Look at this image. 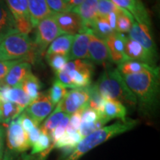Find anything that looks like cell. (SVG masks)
I'll list each match as a JSON object with an SVG mask.
<instances>
[{
  "label": "cell",
  "mask_w": 160,
  "mask_h": 160,
  "mask_svg": "<svg viewBox=\"0 0 160 160\" xmlns=\"http://www.w3.org/2000/svg\"><path fill=\"white\" fill-rule=\"evenodd\" d=\"M5 2L13 17L15 23L22 21H31L28 0H5Z\"/></svg>",
  "instance_id": "24"
},
{
  "label": "cell",
  "mask_w": 160,
  "mask_h": 160,
  "mask_svg": "<svg viewBox=\"0 0 160 160\" xmlns=\"http://www.w3.org/2000/svg\"><path fill=\"white\" fill-rule=\"evenodd\" d=\"M0 102H1V97H0Z\"/></svg>",
  "instance_id": "52"
},
{
  "label": "cell",
  "mask_w": 160,
  "mask_h": 160,
  "mask_svg": "<svg viewBox=\"0 0 160 160\" xmlns=\"http://www.w3.org/2000/svg\"><path fill=\"white\" fill-rule=\"evenodd\" d=\"M134 20L131 14L125 10H120L117 13V24H116V31L118 33H128L131 30L132 22Z\"/></svg>",
  "instance_id": "32"
},
{
  "label": "cell",
  "mask_w": 160,
  "mask_h": 160,
  "mask_svg": "<svg viewBox=\"0 0 160 160\" xmlns=\"http://www.w3.org/2000/svg\"><path fill=\"white\" fill-rule=\"evenodd\" d=\"M40 134H41V130H40L39 127H35L31 131L27 133L28 141V143L31 147L34 145L36 142L39 139Z\"/></svg>",
  "instance_id": "44"
},
{
  "label": "cell",
  "mask_w": 160,
  "mask_h": 160,
  "mask_svg": "<svg viewBox=\"0 0 160 160\" xmlns=\"http://www.w3.org/2000/svg\"><path fill=\"white\" fill-rule=\"evenodd\" d=\"M22 160H31V159H30L29 157H28V156H25V157H23L22 159Z\"/></svg>",
  "instance_id": "48"
},
{
  "label": "cell",
  "mask_w": 160,
  "mask_h": 160,
  "mask_svg": "<svg viewBox=\"0 0 160 160\" xmlns=\"http://www.w3.org/2000/svg\"><path fill=\"white\" fill-rule=\"evenodd\" d=\"M53 17L63 34L74 36L83 30L82 21L79 16L74 12L55 13Z\"/></svg>",
  "instance_id": "12"
},
{
  "label": "cell",
  "mask_w": 160,
  "mask_h": 160,
  "mask_svg": "<svg viewBox=\"0 0 160 160\" xmlns=\"http://www.w3.org/2000/svg\"><path fill=\"white\" fill-rule=\"evenodd\" d=\"M19 121L21 125L22 128L24 130V131L26 133H28L29 131H31L32 129L34 128L35 127H39L36 125V123L33 122V120L29 117L25 111H23L21 114L19 115V117H18Z\"/></svg>",
  "instance_id": "41"
},
{
  "label": "cell",
  "mask_w": 160,
  "mask_h": 160,
  "mask_svg": "<svg viewBox=\"0 0 160 160\" xmlns=\"http://www.w3.org/2000/svg\"><path fill=\"white\" fill-rule=\"evenodd\" d=\"M73 38L74 36L68 34H64L57 37L49 45L46 55L62 54L69 57Z\"/></svg>",
  "instance_id": "22"
},
{
  "label": "cell",
  "mask_w": 160,
  "mask_h": 160,
  "mask_svg": "<svg viewBox=\"0 0 160 160\" xmlns=\"http://www.w3.org/2000/svg\"><path fill=\"white\" fill-rule=\"evenodd\" d=\"M45 59L51 68L55 71V73L61 71L70 60L68 56L62 54L46 55Z\"/></svg>",
  "instance_id": "36"
},
{
  "label": "cell",
  "mask_w": 160,
  "mask_h": 160,
  "mask_svg": "<svg viewBox=\"0 0 160 160\" xmlns=\"http://www.w3.org/2000/svg\"><path fill=\"white\" fill-rule=\"evenodd\" d=\"M124 52L129 59L141 62L152 66H157L156 65L157 59L153 57L147 50L144 48L139 43L128 37H125V38Z\"/></svg>",
  "instance_id": "15"
},
{
  "label": "cell",
  "mask_w": 160,
  "mask_h": 160,
  "mask_svg": "<svg viewBox=\"0 0 160 160\" xmlns=\"http://www.w3.org/2000/svg\"><path fill=\"white\" fill-rule=\"evenodd\" d=\"M5 130L2 125H0V160H2L4 155V145H5Z\"/></svg>",
  "instance_id": "45"
},
{
  "label": "cell",
  "mask_w": 160,
  "mask_h": 160,
  "mask_svg": "<svg viewBox=\"0 0 160 160\" xmlns=\"http://www.w3.org/2000/svg\"><path fill=\"white\" fill-rule=\"evenodd\" d=\"M88 59L98 65L108 66L110 59L109 52L105 40L96 37L92 32L90 33Z\"/></svg>",
  "instance_id": "13"
},
{
  "label": "cell",
  "mask_w": 160,
  "mask_h": 160,
  "mask_svg": "<svg viewBox=\"0 0 160 160\" xmlns=\"http://www.w3.org/2000/svg\"><path fill=\"white\" fill-rule=\"evenodd\" d=\"M121 8L115 5L111 0H98V17L106 18L110 13H118Z\"/></svg>",
  "instance_id": "37"
},
{
  "label": "cell",
  "mask_w": 160,
  "mask_h": 160,
  "mask_svg": "<svg viewBox=\"0 0 160 160\" xmlns=\"http://www.w3.org/2000/svg\"><path fill=\"white\" fill-rule=\"evenodd\" d=\"M6 140L7 148L3 160H13L16 155L25 152L31 148L28 141L27 133L22 128L18 117L8 125Z\"/></svg>",
  "instance_id": "7"
},
{
  "label": "cell",
  "mask_w": 160,
  "mask_h": 160,
  "mask_svg": "<svg viewBox=\"0 0 160 160\" xmlns=\"http://www.w3.org/2000/svg\"><path fill=\"white\" fill-rule=\"evenodd\" d=\"M122 77L135 96L140 113L151 117L159 106V68Z\"/></svg>",
  "instance_id": "1"
},
{
  "label": "cell",
  "mask_w": 160,
  "mask_h": 160,
  "mask_svg": "<svg viewBox=\"0 0 160 160\" xmlns=\"http://www.w3.org/2000/svg\"><path fill=\"white\" fill-rule=\"evenodd\" d=\"M119 12H118V13H119ZM116 13V12H112V13H110L106 17V19H107L108 22L111 28L113 29L114 31H116V24H117V13Z\"/></svg>",
  "instance_id": "46"
},
{
  "label": "cell",
  "mask_w": 160,
  "mask_h": 160,
  "mask_svg": "<svg viewBox=\"0 0 160 160\" xmlns=\"http://www.w3.org/2000/svg\"><path fill=\"white\" fill-rule=\"evenodd\" d=\"M94 65L90 60L75 59L68 62L61 71L56 72L57 79L67 88H82L91 85Z\"/></svg>",
  "instance_id": "4"
},
{
  "label": "cell",
  "mask_w": 160,
  "mask_h": 160,
  "mask_svg": "<svg viewBox=\"0 0 160 160\" xmlns=\"http://www.w3.org/2000/svg\"><path fill=\"white\" fill-rule=\"evenodd\" d=\"M31 73V65L28 62L19 61L11 68L3 81V85L9 87L21 86L22 82Z\"/></svg>",
  "instance_id": "19"
},
{
  "label": "cell",
  "mask_w": 160,
  "mask_h": 160,
  "mask_svg": "<svg viewBox=\"0 0 160 160\" xmlns=\"http://www.w3.org/2000/svg\"><path fill=\"white\" fill-rule=\"evenodd\" d=\"M138 122V120L126 119V121H118L111 125L104 126L84 137L69 154L61 157L58 160H79L84 155L101 144L131 131L137 125Z\"/></svg>",
  "instance_id": "2"
},
{
  "label": "cell",
  "mask_w": 160,
  "mask_h": 160,
  "mask_svg": "<svg viewBox=\"0 0 160 160\" xmlns=\"http://www.w3.org/2000/svg\"><path fill=\"white\" fill-rule=\"evenodd\" d=\"M46 1L53 14L71 11V8L68 2H65V0H46Z\"/></svg>",
  "instance_id": "40"
},
{
  "label": "cell",
  "mask_w": 160,
  "mask_h": 160,
  "mask_svg": "<svg viewBox=\"0 0 160 160\" xmlns=\"http://www.w3.org/2000/svg\"><path fill=\"white\" fill-rule=\"evenodd\" d=\"M14 31L15 21L5 0H0V42L5 37Z\"/></svg>",
  "instance_id": "21"
},
{
  "label": "cell",
  "mask_w": 160,
  "mask_h": 160,
  "mask_svg": "<svg viewBox=\"0 0 160 160\" xmlns=\"http://www.w3.org/2000/svg\"><path fill=\"white\" fill-rule=\"evenodd\" d=\"M30 20L33 28H36L42 20L53 14L46 0H28Z\"/></svg>",
  "instance_id": "20"
},
{
  "label": "cell",
  "mask_w": 160,
  "mask_h": 160,
  "mask_svg": "<svg viewBox=\"0 0 160 160\" xmlns=\"http://www.w3.org/2000/svg\"><path fill=\"white\" fill-rule=\"evenodd\" d=\"M66 114L67 113L59 111L57 108H55L54 111L51 112V115L48 118H46L45 121L41 125V127H39L42 133L51 136L52 132L57 128V126L61 122V121L65 117Z\"/></svg>",
  "instance_id": "29"
},
{
  "label": "cell",
  "mask_w": 160,
  "mask_h": 160,
  "mask_svg": "<svg viewBox=\"0 0 160 160\" xmlns=\"http://www.w3.org/2000/svg\"><path fill=\"white\" fill-rule=\"evenodd\" d=\"M91 32V30L85 28L74 35L69 54L70 60L88 59Z\"/></svg>",
  "instance_id": "16"
},
{
  "label": "cell",
  "mask_w": 160,
  "mask_h": 160,
  "mask_svg": "<svg viewBox=\"0 0 160 160\" xmlns=\"http://www.w3.org/2000/svg\"><path fill=\"white\" fill-rule=\"evenodd\" d=\"M88 102V87L73 88L68 91L65 97L57 104L56 108L71 115L79 110L89 107Z\"/></svg>",
  "instance_id": "8"
},
{
  "label": "cell",
  "mask_w": 160,
  "mask_h": 160,
  "mask_svg": "<svg viewBox=\"0 0 160 160\" xmlns=\"http://www.w3.org/2000/svg\"><path fill=\"white\" fill-rule=\"evenodd\" d=\"M82 139L83 138L82 137L79 131L72 133H65L56 142L54 148L65 150V151L71 152Z\"/></svg>",
  "instance_id": "28"
},
{
  "label": "cell",
  "mask_w": 160,
  "mask_h": 160,
  "mask_svg": "<svg viewBox=\"0 0 160 160\" xmlns=\"http://www.w3.org/2000/svg\"><path fill=\"white\" fill-rule=\"evenodd\" d=\"M63 35L53 14L45 18L36 26L34 41L33 42L36 57L43 55L45 51L53 40Z\"/></svg>",
  "instance_id": "6"
},
{
  "label": "cell",
  "mask_w": 160,
  "mask_h": 160,
  "mask_svg": "<svg viewBox=\"0 0 160 160\" xmlns=\"http://www.w3.org/2000/svg\"><path fill=\"white\" fill-rule=\"evenodd\" d=\"M125 37L123 33L115 31L105 39L108 49L111 62L119 65L129 59L124 52Z\"/></svg>",
  "instance_id": "14"
},
{
  "label": "cell",
  "mask_w": 160,
  "mask_h": 160,
  "mask_svg": "<svg viewBox=\"0 0 160 160\" xmlns=\"http://www.w3.org/2000/svg\"><path fill=\"white\" fill-rule=\"evenodd\" d=\"M0 117H1V111H0Z\"/></svg>",
  "instance_id": "51"
},
{
  "label": "cell",
  "mask_w": 160,
  "mask_h": 160,
  "mask_svg": "<svg viewBox=\"0 0 160 160\" xmlns=\"http://www.w3.org/2000/svg\"><path fill=\"white\" fill-rule=\"evenodd\" d=\"M91 32L96 37L105 40L110 35L115 32L111 28V26L108 22L106 18L98 17L95 21L92 24L91 28Z\"/></svg>",
  "instance_id": "30"
},
{
  "label": "cell",
  "mask_w": 160,
  "mask_h": 160,
  "mask_svg": "<svg viewBox=\"0 0 160 160\" xmlns=\"http://www.w3.org/2000/svg\"><path fill=\"white\" fill-rule=\"evenodd\" d=\"M94 85L105 99L117 100L125 107L128 106L131 108L137 105L135 96L126 85L117 68L106 66Z\"/></svg>",
  "instance_id": "3"
},
{
  "label": "cell",
  "mask_w": 160,
  "mask_h": 160,
  "mask_svg": "<svg viewBox=\"0 0 160 160\" xmlns=\"http://www.w3.org/2000/svg\"><path fill=\"white\" fill-rule=\"evenodd\" d=\"M53 145V141H52L51 136L41 132V134H40L39 139L36 142L34 145L32 146V151L31 153V155L42 153V152L48 149L50 147Z\"/></svg>",
  "instance_id": "35"
},
{
  "label": "cell",
  "mask_w": 160,
  "mask_h": 160,
  "mask_svg": "<svg viewBox=\"0 0 160 160\" xmlns=\"http://www.w3.org/2000/svg\"><path fill=\"white\" fill-rule=\"evenodd\" d=\"M1 102H11L25 110L32 100L23 91L21 86L9 87L2 85L0 88Z\"/></svg>",
  "instance_id": "17"
},
{
  "label": "cell",
  "mask_w": 160,
  "mask_h": 160,
  "mask_svg": "<svg viewBox=\"0 0 160 160\" xmlns=\"http://www.w3.org/2000/svg\"><path fill=\"white\" fill-rule=\"evenodd\" d=\"M100 117H102L95 110L87 108L84 110L82 113V122L81 123H91L97 121Z\"/></svg>",
  "instance_id": "42"
},
{
  "label": "cell",
  "mask_w": 160,
  "mask_h": 160,
  "mask_svg": "<svg viewBox=\"0 0 160 160\" xmlns=\"http://www.w3.org/2000/svg\"><path fill=\"white\" fill-rule=\"evenodd\" d=\"M84 1H85V0H70L68 5L70 6V8H71V11L73 8H74L77 7L78 5H79L80 4L82 3Z\"/></svg>",
  "instance_id": "47"
},
{
  "label": "cell",
  "mask_w": 160,
  "mask_h": 160,
  "mask_svg": "<svg viewBox=\"0 0 160 160\" xmlns=\"http://www.w3.org/2000/svg\"><path fill=\"white\" fill-rule=\"evenodd\" d=\"M128 33V37L139 43L144 48L147 50L153 57L157 59V46L152 38L151 28L143 24L138 23L133 20Z\"/></svg>",
  "instance_id": "10"
},
{
  "label": "cell",
  "mask_w": 160,
  "mask_h": 160,
  "mask_svg": "<svg viewBox=\"0 0 160 160\" xmlns=\"http://www.w3.org/2000/svg\"><path fill=\"white\" fill-rule=\"evenodd\" d=\"M70 117H71V114H68L67 113L65 117L63 118V119L61 121V122L57 126V128L52 132L51 137L53 145L65 133L66 128H67V126L69 123Z\"/></svg>",
  "instance_id": "39"
},
{
  "label": "cell",
  "mask_w": 160,
  "mask_h": 160,
  "mask_svg": "<svg viewBox=\"0 0 160 160\" xmlns=\"http://www.w3.org/2000/svg\"><path fill=\"white\" fill-rule=\"evenodd\" d=\"M120 8L125 10L131 14L137 22L151 28V22L144 4L141 0H111Z\"/></svg>",
  "instance_id": "11"
},
{
  "label": "cell",
  "mask_w": 160,
  "mask_h": 160,
  "mask_svg": "<svg viewBox=\"0 0 160 160\" xmlns=\"http://www.w3.org/2000/svg\"><path fill=\"white\" fill-rule=\"evenodd\" d=\"M55 105L50 99L48 92L40 93L39 97L27 106L25 112L39 126L44 119L53 111Z\"/></svg>",
  "instance_id": "9"
},
{
  "label": "cell",
  "mask_w": 160,
  "mask_h": 160,
  "mask_svg": "<svg viewBox=\"0 0 160 160\" xmlns=\"http://www.w3.org/2000/svg\"><path fill=\"white\" fill-rule=\"evenodd\" d=\"M67 93V88L58 79L54 80L51 88L48 91L50 99L51 100L52 103L55 106L65 97Z\"/></svg>",
  "instance_id": "33"
},
{
  "label": "cell",
  "mask_w": 160,
  "mask_h": 160,
  "mask_svg": "<svg viewBox=\"0 0 160 160\" xmlns=\"http://www.w3.org/2000/svg\"><path fill=\"white\" fill-rule=\"evenodd\" d=\"M89 92V102L88 105L89 108L97 111L100 115L104 116L103 110L104 105H105V99L101 93L98 91L97 87L94 84L92 85H90L88 87Z\"/></svg>",
  "instance_id": "31"
},
{
  "label": "cell",
  "mask_w": 160,
  "mask_h": 160,
  "mask_svg": "<svg viewBox=\"0 0 160 160\" xmlns=\"http://www.w3.org/2000/svg\"><path fill=\"white\" fill-rule=\"evenodd\" d=\"M37 58L33 42L28 35L14 31L0 42V61L33 59Z\"/></svg>",
  "instance_id": "5"
},
{
  "label": "cell",
  "mask_w": 160,
  "mask_h": 160,
  "mask_svg": "<svg viewBox=\"0 0 160 160\" xmlns=\"http://www.w3.org/2000/svg\"><path fill=\"white\" fill-rule=\"evenodd\" d=\"M108 122H110L109 120L105 116H102V117H100L97 121L93 122L81 123V125H80L78 131L79 132L82 137L84 138L87 137L88 135L91 134L93 132L103 128Z\"/></svg>",
  "instance_id": "34"
},
{
  "label": "cell",
  "mask_w": 160,
  "mask_h": 160,
  "mask_svg": "<svg viewBox=\"0 0 160 160\" xmlns=\"http://www.w3.org/2000/svg\"><path fill=\"white\" fill-rule=\"evenodd\" d=\"M2 83H0V88L2 87Z\"/></svg>",
  "instance_id": "50"
},
{
  "label": "cell",
  "mask_w": 160,
  "mask_h": 160,
  "mask_svg": "<svg viewBox=\"0 0 160 160\" xmlns=\"http://www.w3.org/2000/svg\"><path fill=\"white\" fill-rule=\"evenodd\" d=\"M157 68H159L158 66H152L141 62L128 59L118 65L117 70L121 75H131L145 71H155Z\"/></svg>",
  "instance_id": "25"
},
{
  "label": "cell",
  "mask_w": 160,
  "mask_h": 160,
  "mask_svg": "<svg viewBox=\"0 0 160 160\" xmlns=\"http://www.w3.org/2000/svg\"><path fill=\"white\" fill-rule=\"evenodd\" d=\"M71 11L79 16L83 24V29L91 30V25L98 17V0H85Z\"/></svg>",
  "instance_id": "18"
},
{
  "label": "cell",
  "mask_w": 160,
  "mask_h": 160,
  "mask_svg": "<svg viewBox=\"0 0 160 160\" xmlns=\"http://www.w3.org/2000/svg\"><path fill=\"white\" fill-rule=\"evenodd\" d=\"M85 109L79 110V111L72 113L71 115V117H70L69 123L67 126L65 133H72L79 131V128L80 125H81L82 122V112Z\"/></svg>",
  "instance_id": "38"
},
{
  "label": "cell",
  "mask_w": 160,
  "mask_h": 160,
  "mask_svg": "<svg viewBox=\"0 0 160 160\" xmlns=\"http://www.w3.org/2000/svg\"><path fill=\"white\" fill-rule=\"evenodd\" d=\"M103 114L109 121L119 119L120 121H126L127 108L119 101L113 99H105Z\"/></svg>",
  "instance_id": "23"
},
{
  "label": "cell",
  "mask_w": 160,
  "mask_h": 160,
  "mask_svg": "<svg viewBox=\"0 0 160 160\" xmlns=\"http://www.w3.org/2000/svg\"><path fill=\"white\" fill-rule=\"evenodd\" d=\"M21 87L26 94L33 101L39 97L40 90L42 88V84L39 78L31 73L23 80Z\"/></svg>",
  "instance_id": "27"
},
{
  "label": "cell",
  "mask_w": 160,
  "mask_h": 160,
  "mask_svg": "<svg viewBox=\"0 0 160 160\" xmlns=\"http://www.w3.org/2000/svg\"><path fill=\"white\" fill-rule=\"evenodd\" d=\"M65 2H69L70 0H65Z\"/></svg>",
  "instance_id": "49"
},
{
  "label": "cell",
  "mask_w": 160,
  "mask_h": 160,
  "mask_svg": "<svg viewBox=\"0 0 160 160\" xmlns=\"http://www.w3.org/2000/svg\"><path fill=\"white\" fill-rule=\"evenodd\" d=\"M21 60L22 59L11 60V61H0V83H3L6 75L8 74L11 68Z\"/></svg>",
  "instance_id": "43"
},
{
  "label": "cell",
  "mask_w": 160,
  "mask_h": 160,
  "mask_svg": "<svg viewBox=\"0 0 160 160\" xmlns=\"http://www.w3.org/2000/svg\"><path fill=\"white\" fill-rule=\"evenodd\" d=\"M0 123L8 126L11 121L19 117L24 109L11 102H0Z\"/></svg>",
  "instance_id": "26"
}]
</instances>
